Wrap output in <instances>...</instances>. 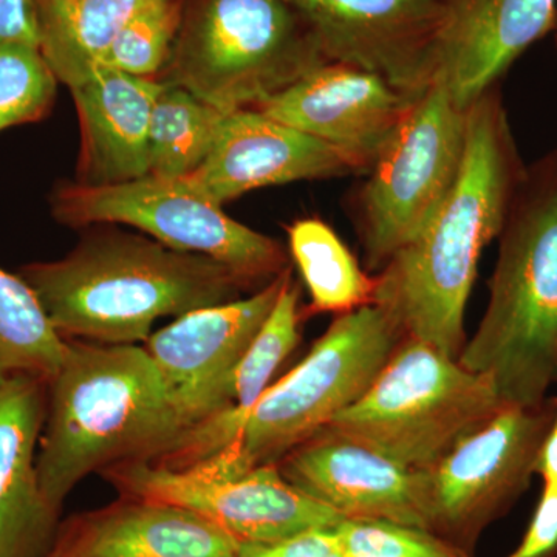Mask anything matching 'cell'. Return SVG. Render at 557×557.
I'll return each instance as SVG.
<instances>
[{"instance_id":"1","label":"cell","mask_w":557,"mask_h":557,"mask_svg":"<svg viewBox=\"0 0 557 557\" xmlns=\"http://www.w3.org/2000/svg\"><path fill=\"white\" fill-rule=\"evenodd\" d=\"M525 172L497 84L469 106L467 149L448 197L375 276V304L406 335L460 357L480 255L500 236Z\"/></svg>"},{"instance_id":"2","label":"cell","mask_w":557,"mask_h":557,"mask_svg":"<svg viewBox=\"0 0 557 557\" xmlns=\"http://www.w3.org/2000/svg\"><path fill=\"white\" fill-rule=\"evenodd\" d=\"M51 324L64 339L146 343L152 325L240 298L249 292L234 271L138 234H89L65 258L25 265Z\"/></svg>"},{"instance_id":"3","label":"cell","mask_w":557,"mask_h":557,"mask_svg":"<svg viewBox=\"0 0 557 557\" xmlns=\"http://www.w3.org/2000/svg\"><path fill=\"white\" fill-rule=\"evenodd\" d=\"M186 431L145 347L67 339L47 383L36 456L42 496L54 511L81 480L113 465L177 453Z\"/></svg>"},{"instance_id":"4","label":"cell","mask_w":557,"mask_h":557,"mask_svg":"<svg viewBox=\"0 0 557 557\" xmlns=\"http://www.w3.org/2000/svg\"><path fill=\"white\" fill-rule=\"evenodd\" d=\"M498 239L490 304L458 362L505 405L537 408L557 384V148L527 166Z\"/></svg>"},{"instance_id":"5","label":"cell","mask_w":557,"mask_h":557,"mask_svg":"<svg viewBox=\"0 0 557 557\" xmlns=\"http://www.w3.org/2000/svg\"><path fill=\"white\" fill-rule=\"evenodd\" d=\"M406 336L380 304L338 314L310 354L267 388L233 442L194 463L226 474L278 463L357 403Z\"/></svg>"},{"instance_id":"6","label":"cell","mask_w":557,"mask_h":557,"mask_svg":"<svg viewBox=\"0 0 557 557\" xmlns=\"http://www.w3.org/2000/svg\"><path fill=\"white\" fill-rule=\"evenodd\" d=\"M325 62L287 0H200L182 21L163 81L230 113L258 108Z\"/></svg>"},{"instance_id":"7","label":"cell","mask_w":557,"mask_h":557,"mask_svg":"<svg viewBox=\"0 0 557 557\" xmlns=\"http://www.w3.org/2000/svg\"><path fill=\"white\" fill-rule=\"evenodd\" d=\"M504 406L487 376L406 336L368 392L324 428L421 471Z\"/></svg>"},{"instance_id":"8","label":"cell","mask_w":557,"mask_h":557,"mask_svg":"<svg viewBox=\"0 0 557 557\" xmlns=\"http://www.w3.org/2000/svg\"><path fill=\"white\" fill-rule=\"evenodd\" d=\"M468 110L434 81L381 150L355 199L368 270L380 273L448 197L467 149Z\"/></svg>"},{"instance_id":"9","label":"cell","mask_w":557,"mask_h":557,"mask_svg":"<svg viewBox=\"0 0 557 557\" xmlns=\"http://www.w3.org/2000/svg\"><path fill=\"white\" fill-rule=\"evenodd\" d=\"M62 225L121 223L143 231L177 251L207 256L228 267L249 292L269 285L288 269L281 242L231 219L182 180L146 177L89 186L64 185L51 200Z\"/></svg>"},{"instance_id":"10","label":"cell","mask_w":557,"mask_h":557,"mask_svg":"<svg viewBox=\"0 0 557 557\" xmlns=\"http://www.w3.org/2000/svg\"><path fill=\"white\" fill-rule=\"evenodd\" d=\"M555 416V398L537 408L504 406L421 469L428 530L471 552L480 533L527 490Z\"/></svg>"},{"instance_id":"11","label":"cell","mask_w":557,"mask_h":557,"mask_svg":"<svg viewBox=\"0 0 557 557\" xmlns=\"http://www.w3.org/2000/svg\"><path fill=\"white\" fill-rule=\"evenodd\" d=\"M101 475L120 496L190 509L239 544L281 541L313 528L335 527L344 520L338 512L289 485L277 465L226 474L203 463L168 467L159 461L134 460L113 465Z\"/></svg>"},{"instance_id":"12","label":"cell","mask_w":557,"mask_h":557,"mask_svg":"<svg viewBox=\"0 0 557 557\" xmlns=\"http://www.w3.org/2000/svg\"><path fill=\"white\" fill-rule=\"evenodd\" d=\"M292 271L289 265L248 298L175 318L146 341L143 347L156 364L186 438L230 412L236 370Z\"/></svg>"},{"instance_id":"13","label":"cell","mask_w":557,"mask_h":557,"mask_svg":"<svg viewBox=\"0 0 557 557\" xmlns=\"http://www.w3.org/2000/svg\"><path fill=\"white\" fill-rule=\"evenodd\" d=\"M420 95L379 73L330 61L255 109L325 143L355 174H368Z\"/></svg>"},{"instance_id":"14","label":"cell","mask_w":557,"mask_h":557,"mask_svg":"<svg viewBox=\"0 0 557 557\" xmlns=\"http://www.w3.org/2000/svg\"><path fill=\"white\" fill-rule=\"evenodd\" d=\"M325 60L379 73L409 94L434 81L442 0H287Z\"/></svg>"},{"instance_id":"15","label":"cell","mask_w":557,"mask_h":557,"mask_svg":"<svg viewBox=\"0 0 557 557\" xmlns=\"http://www.w3.org/2000/svg\"><path fill=\"white\" fill-rule=\"evenodd\" d=\"M556 28L557 0H442L434 81L468 109Z\"/></svg>"},{"instance_id":"16","label":"cell","mask_w":557,"mask_h":557,"mask_svg":"<svg viewBox=\"0 0 557 557\" xmlns=\"http://www.w3.org/2000/svg\"><path fill=\"white\" fill-rule=\"evenodd\" d=\"M289 485L343 519H376L426 528L421 472L322 428L278 461Z\"/></svg>"},{"instance_id":"17","label":"cell","mask_w":557,"mask_h":557,"mask_svg":"<svg viewBox=\"0 0 557 557\" xmlns=\"http://www.w3.org/2000/svg\"><path fill=\"white\" fill-rule=\"evenodd\" d=\"M350 174V164L325 143L258 109H240L226 113L201 166L178 180L223 207L252 189Z\"/></svg>"},{"instance_id":"18","label":"cell","mask_w":557,"mask_h":557,"mask_svg":"<svg viewBox=\"0 0 557 557\" xmlns=\"http://www.w3.org/2000/svg\"><path fill=\"white\" fill-rule=\"evenodd\" d=\"M47 383L30 375L0 381V557H46L57 544L60 512L42 496L36 471Z\"/></svg>"},{"instance_id":"19","label":"cell","mask_w":557,"mask_h":557,"mask_svg":"<svg viewBox=\"0 0 557 557\" xmlns=\"http://www.w3.org/2000/svg\"><path fill=\"white\" fill-rule=\"evenodd\" d=\"M62 557H239L240 544L190 509L120 496L62 522Z\"/></svg>"},{"instance_id":"20","label":"cell","mask_w":557,"mask_h":557,"mask_svg":"<svg viewBox=\"0 0 557 557\" xmlns=\"http://www.w3.org/2000/svg\"><path fill=\"white\" fill-rule=\"evenodd\" d=\"M163 83L101 67L70 89L81 126L78 183L116 185L149 175V127Z\"/></svg>"},{"instance_id":"21","label":"cell","mask_w":557,"mask_h":557,"mask_svg":"<svg viewBox=\"0 0 557 557\" xmlns=\"http://www.w3.org/2000/svg\"><path fill=\"white\" fill-rule=\"evenodd\" d=\"M300 296L302 287L293 277L292 271L278 295L276 306L249 344L247 354L236 370L230 412L190 434L186 449L189 461L212 456L233 442L245 418L271 386V379L276 370L298 346L300 322L306 318L300 307Z\"/></svg>"},{"instance_id":"22","label":"cell","mask_w":557,"mask_h":557,"mask_svg":"<svg viewBox=\"0 0 557 557\" xmlns=\"http://www.w3.org/2000/svg\"><path fill=\"white\" fill-rule=\"evenodd\" d=\"M159 0H39L40 53L69 89L102 67L119 33Z\"/></svg>"},{"instance_id":"23","label":"cell","mask_w":557,"mask_h":557,"mask_svg":"<svg viewBox=\"0 0 557 557\" xmlns=\"http://www.w3.org/2000/svg\"><path fill=\"white\" fill-rule=\"evenodd\" d=\"M289 252L311 296L306 318L348 313L375 304L376 277L358 265L338 234L318 219L296 220L288 228Z\"/></svg>"},{"instance_id":"24","label":"cell","mask_w":557,"mask_h":557,"mask_svg":"<svg viewBox=\"0 0 557 557\" xmlns=\"http://www.w3.org/2000/svg\"><path fill=\"white\" fill-rule=\"evenodd\" d=\"M163 83L149 127V175L178 180L208 159L226 113L196 95Z\"/></svg>"},{"instance_id":"25","label":"cell","mask_w":557,"mask_h":557,"mask_svg":"<svg viewBox=\"0 0 557 557\" xmlns=\"http://www.w3.org/2000/svg\"><path fill=\"white\" fill-rule=\"evenodd\" d=\"M67 351L30 285L0 269V381L30 375L49 381Z\"/></svg>"},{"instance_id":"26","label":"cell","mask_w":557,"mask_h":557,"mask_svg":"<svg viewBox=\"0 0 557 557\" xmlns=\"http://www.w3.org/2000/svg\"><path fill=\"white\" fill-rule=\"evenodd\" d=\"M182 0H159L139 11L119 33L102 67L152 78L170 60L183 21Z\"/></svg>"},{"instance_id":"27","label":"cell","mask_w":557,"mask_h":557,"mask_svg":"<svg viewBox=\"0 0 557 557\" xmlns=\"http://www.w3.org/2000/svg\"><path fill=\"white\" fill-rule=\"evenodd\" d=\"M58 78L39 49L0 47V132L44 119Z\"/></svg>"},{"instance_id":"28","label":"cell","mask_w":557,"mask_h":557,"mask_svg":"<svg viewBox=\"0 0 557 557\" xmlns=\"http://www.w3.org/2000/svg\"><path fill=\"white\" fill-rule=\"evenodd\" d=\"M347 557H472L428 528L376 519H344L335 527Z\"/></svg>"},{"instance_id":"29","label":"cell","mask_w":557,"mask_h":557,"mask_svg":"<svg viewBox=\"0 0 557 557\" xmlns=\"http://www.w3.org/2000/svg\"><path fill=\"white\" fill-rule=\"evenodd\" d=\"M335 527L313 528L281 541L240 544L239 557H347Z\"/></svg>"},{"instance_id":"30","label":"cell","mask_w":557,"mask_h":557,"mask_svg":"<svg viewBox=\"0 0 557 557\" xmlns=\"http://www.w3.org/2000/svg\"><path fill=\"white\" fill-rule=\"evenodd\" d=\"M0 47L40 50L39 0H0Z\"/></svg>"},{"instance_id":"31","label":"cell","mask_w":557,"mask_h":557,"mask_svg":"<svg viewBox=\"0 0 557 557\" xmlns=\"http://www.w3.org/2000/svg\"><path fill=\"white\" fill-rule=\"evenodd\" d=\"M557 490L544 487L522 544L508 557H556Z\"/></svg>"},{"instance_id":"32","label":"cell","mask_w":557,"mask_h":557,"mask_svg":"<svg viewBox=\"0 0 557 557\" xmlns=\"http://www.w3.org/2000/svg\"><path fill=\"white\" fill-rule=\"evenodd\" d=\"M534 474L541 475L544 487L557 490V398H555V416L539 450Z\"/></svg>"},{"instance_id":"33","label":"cell","mask_w":557,"mask_h":557,"mask_svg":"<svg viewBox=\"0 0 557 557\" xmlns=\"http://www.w3.org/2000/svg\"><path fill=\"white\" fill-rule=\"evenodd\" d=\"M46 557H62V555H61L60 549L54 547L53 549H51L50 555H47Z\"/></svg>"},{"instance_id":"34","label":"cell","mask_w":557,"mask_h":557,"mask_svg":"<svg viewBox=\"0 0 557 557\" xmlns=\"http://www.w3.org/2000/svg\"><path fill=\"white\" fill-rule=\"evenodd\" d=\"M555 42H556V49H557V28L555 30Z\"/></svg>"}]
</instances>
